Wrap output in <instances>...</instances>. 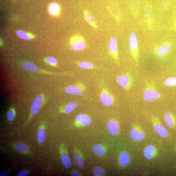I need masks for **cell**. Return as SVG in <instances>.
<instances>
[{
    "mask_svg": "<svg viewBox=\"0 0 176 176\" xmlns=\"http://www.w3.org/2000/svg\"><path fill=\"white\" fill-rule=\"evenodd\" d=\"M77 103L76 102H72L68 103L64 109V113L67 114L72 112L77 107Z\"/></svg>",
    "mask_w": 176,
    "mask_h": 176,
    "instance_id": "cell-22",
    "label": "cell"
},
{
    "mask_svg": "<svg viewBox=\"0 0 176 176\" xmlns=\"http://www.w3.org/2000/svg\"><path fill=\"white\" fill-rule=\"evenodd\" d=\"M28 175V172L27 170H24L21 171L17 175V176H27Z\"/></svg>",
    "mask_w": 176,
    "mask_h": 176,
    "instance_id": "cell-35",
    "label": "cell"
},
{
    "mask_svg": "<svg viewBox=\"0 0 176 176\" xmlns=\"http://www.w3.org/2000/svg\"><path fill=\"white\" fill-rule=\"evenodd\" d=\"M170 48L171 46L169 44H166L162 45L157 50V55L159 56H165L169 51Z\"/></svg>",
    "mask_w": 176,
    "mask_h": 176,
    "instance_id": "cell-15",
    "label": "cell"
},
{
    "mask_svg": "<svg viewBox=\"0 0 176 176\" xmlns=\"http://www.w3.org/2000/svg\"><path fill=\"white\" fill-rule=\"evenodd\" d=\"M7 175V173L5 171H3V172H2L1 174H0V176H6Z\"/></svg>",
    "mask_w": 176,
    "mask_h": 176,
    "instance_id": "cell-37",
    "label": "cell"
},
{
    "mask_svg": "<svg viewBox=\"0 0 176 176\" xmlns=\"http://www.w3.org/2000/svg\"><path fill=\"white\" fill-rule=\"evenodd\" d=\"M130 46L132 51V55L134 58L137 60L138 54L136 51L138 47V42L136 34L134 32L130 34L129 38Z\"/></svg>",
    "mask_w": 176,
    "mask_h": 176,
    "instance_id": "cell-6",
    "label": "cell"
},
{
    "mask_svg": "<svg viewBox=\"0 0 176 176\" xmlns=\"http://www.w3.org/2000/svg\"><path fill=\"white\" fill-rule=\"evenodd\" d=\"M132 6L133 10L137 11L138 10L139 6L137 0H132Z\"/></svg>",
    "mask_w": 176,
    "mask_h": 176,
    "instance_id": "cell-34",
    "label": "cell"
},
{
    "mask_svg": "<svg viewBox=\"0 0 176 176\" xmlns=\"http://www.w3.org/2000/svg\"><path fill=\"white\" fill-rule=\"evenodd\" d=\"M93 173L95 176H103L105 175V171L103 168L97 167L94 168Z\"/></svg>",
    "mask_w": 176,
    "mask_h": 176,
    "instance_id": "cell-27",
    "label": "cell"
},
{
    "mask_svg": "<svg viewBox=\"0 0 176 176\" xmlns=\"http://www.w3.org/2000/svg\"><path fill=\"white\" fill-rule=\"evenodd\" d=\"M23 67L26 71L31 73L36 72L39 70V68L37 66L29 62H26L24 63Z\"/></svg>",
    "mask_w": 176,
    "mask_h": 176,
    "instance_id": "cell-17",
    "label": "cell"
},
{
    "mask_svg": "<svg viewBox=\"0 0 176 176\" xmlns=\"http://www.w3.org/2000/svg\"><path fill=\"white\" fill-rule=\"evenodd\" d=\"M155 151V147L150 145L147 146L144 150V155L147 159H151L153 157V155Z\"/></svg>",
    "mask_w": 176,
    "mask_h": 176,
    "instance_id": "cell-18",
    "label": "cell"
},
{
    "mask_svg": "<svg viewBox=\"0 0 176 176\" xmlns=\"http://www.w3.org/2000/svg\"><path fill=\"white\" fill-rule=\"evenodd\" d=\"M15 111L13 109H11L9 110L7 113V118L9 121H12L15 118Z\"/></svg>",
    "mask_w": 176,
    "mask_h": 176,
    "instance_id": "cell-31",
    "label": "cell"
},
{
    "mask_svg": "<svg viewBox=\"0 0 176 176\" xmlns=\"http://www.w3.org/2000/svg\"><path fill=\"white\" fill-rule=\"evenodd\" d=\"M130 157L127 152H123L120 154L118 159L119 163L121 165L126 166L130 162Z\"/></svg>",
    "mask_w": 176,
    "mask_h": 176,
    "instance_id": "cell-12",
    "label": "cell"
},
{
    "mask_svg": "<svg viewBox=\"0 0 176 176\" xmlns=\"http://www.w3.org/2000/svg\"><path fill=\"white\" fill-rule=\"evenodd\" d=\"M18 36L24 40H28L30 39V37L27 33L21 30H19L16 32Z\"/></svg>",
    "mask_w": 176,
    "mask_h": 176,
    "instance_id": "cell-30",
    "label": "cell"
},
{
    "mask_svg": "<svg viewBox=\"0 0 176 176\" xmlns=\"http://www.w3.org/2000/svg\"><path fill=\"white\" fill-rule=\"evenodd\" d=\"M76 120L78 122L83 125L88 126L91 123V119L85 114H80L77 115L76 116Z\"/></svg>",
    "mask_w": 176,
    "mask_h": 176,
    "instance_id": "cell-9",
    "label": "cell"
},
{
    "mask_svg": "<svg viewBox=\"0 0 176 176\" xmlns=\"http://www.w3.org/2000/svg\"><path fill=\"white\" fill-rule=\"evenodd\" d=\"M109 50L114 59L118 62V46L117 41L115 38L112 37L109 40Z\"/></svg>",
    "mask_w": 176,
    "mask_h": 176,
    "instance_id": "cell-7",
    "label": "cell"
},
{
    "mask_svg": "<svg viewBox=\"0 0 176 176\" xmlns=\"http://www.w3.org/2000/svg\"><path fill=\"white\" fill-rule=\"evenodd\" d=\"M171 0H163L162 2L161 8L164 11L167 10Z\"/></svg>",
    "mask_w": 176,
    "mask_h": 176,
    "instance_id": "cell-32",
    "label": "cell"
},
{
    "mask_svg": "<svg viewBox=\"0 0 176 176\" xmlns=\"http://www.w3.org/2000/svg\"><path fill=\"white\" fill-rule=\"evenodd\" d=\"M71 47L74 51H79L84 50L86 46L85 40L81 36H76L73 38Z\"/></svg>",
    "mask_w": 176,
    "mask_h": 176,
    "instance_id": "cell-4",
    "label": "cell"
},
{
    "mask_svg": "<svg viewBox=\"0 0 176 176\" xmlns=\"http://www.w3.org/2000/svg\"><path fill=\"white\" fill-rule=\"evenodd\" d=\"M116 79L118 84L125 90H130L134 84V78L128 73L117 76Z\"/></svg>",
    "mask_w": 176,
    "mask_h": 176,
    "instance_id": "cell-2",
    "label": "cell"
},
{
    "mask_svg": "<svg viewBox=\"0 0 176 176\" xmlns=\"http://www.w3.org/2000/svg\"><path fill=\"white\" fill-rule=\"evenodd\" d=\"M154 129L155 132L161 137L166 138L168 135L167 130L163 126L160 124H157L155 126Z\"/></svg>",
    "mask_w": 176,
    "mask_h": 176,
    "instance_id": "cell-14",
    "label": "cell"
},
{
    "mask_svg": "<svg viewBox=\"0 0 176 176\" xmlns=\"http://www.w3.org/2000/svg\"><path fill=\"white\" fill-rule=\"evenodd\" d=\"M46 135L45 133L44 125H42L38 132L37 140L39 143L42 144L46 140Z\"/></svg>",
    "mask_w": 176,
    "mask_h": 176,
    "instance_id": "cell-13",
    "label": "cell"
},
{
    "mask_svg": "<svg viewBox=\"0 0 176 176\" xmlns=\"http://www.w3.org/2000/svg\"><path fill=\"white\" fill-rule=\"evenodd\" d=\"M100 99L104 105L110 106L113 103L114 97L107 89H103L100 95Z\"/></svg>",
    "mask_w": 176,
    "mask_h": 176,
    "instance_id": "cell-5",
    "label": "cell"
},
{
    "mask_svg": "<svg viewBox=\"0 0 176 176\" xmlns=\"http://www.w3.org/2000/svg\"><path fill=\"white\" fill-rule=\"evenodd\" d=\"M164 118L167 126L169 128H172L173 126V122L172 115L169 113H166L164 116Z\"/></svg>",
    "mask_w": 176,
    "mask_h": 176,
    "instance_id": "cell-25",
    "label": "cell"
},
{
    "mask_svg": "<svg viewBox=\"0 0 176 176\" xmlns=\"http://www.w3.org/2000/svg\"><path fill=\"white\" fill-rule=\"evenodd\" d=\"M93 149L94 153L99 156H103L105 154V151L104 148L100 145H94L93 147Z\"/></svg>",
    "mask_w": 176,
    "mask_h": 176,
    "instance_id": "cell-23",
    "label": "cell"
},
{
    "mask_svg": "<svg viewBox=\"0 0 176 176\" xmlns=\"http://www.w3.org/2000/svg\"><path fill=\"white\" fill-rule=\"evenodd\" d=\"M15 147L18 151L22 153H26L28 151V147L26 144L19 142L15 144Z\"/></svg>",
    "mask_w": 176,
    "mask_h": 176,
    "instance_id": "cell-21",
    "label": "cell"
},
{
    "mask_svg": "<svg viewBox=\"0 0 176 176\" xmlns=\"http://www.w3.org/2000/svg\"><path fill=\"white\" fill-rule=\"evenodd\" d=\"M107 129L108 132L111 134L115 135L118 134L120 128L118 125L115 121L111 120L108 123Z\"/></svg>",
    "mask_w": 176,
    "mask_h": 176,
    "instance_id": "cell-11",
    "label": "cell"
},
{
    "mask_svg": "<svg viewBox=\"0 0 176 176\" xmlns=\"http://www.w3.org/2000/svg\"><path fill=\"white\" fill-rule=\"evenodd\" d=\"M78 66L79 67L82 69H89L93 68L94 65L93 64L91 63L86 62H82L78 64Z\"/></svg>",
    "mask_w": 176,
    "mask_h": 176,
    "instance_id": "cell-28",
    "label": "cell"
},
{
    "mask_svg": "<svg viewBox=\"0 0 176 176\" xmlns=\"http://www.w3.org/2000/svg\"><path fill=\"white\" fill-rule=\"evenodd\" d=\"M175 25H176V20H175Z\"/></svg>",
    "mask_w": 176,
    "mask_h": 176,
    "instance_id": "cell-38",
    "label": "cell"
},
{
    "mask_svg": "<svg viewBox=\"0 0 176 176\" xmlns=\"http://www.w3.org/2000/svg\"><path fill=\"white\" fill-rule=\"evenodd\" d=\"M72 175L73 176H81L80 173L78 171H75L72 173Z\"/></svg>",
    "mask_w": 176,
    "mask_h": 176,
    "instance_id": "cell-36",
    "label": "cell"
},
{
    "mask_svg": "<svg viewBox=\"0 0 176 176\" xmlns=\"http://www.w3.org/2000/svg\"><path fill=\"white\" fill-rule=\"evenodd\" d=\"M59 6L56 3H52L49 7V11L52 15H58L59 13Z\"/></svg>",
    "mask_w": 176,
    "mask_h": 176,
    "instance_id": "cell-24",
    "label": "cell"
},
{
    "mask_svg": "<svg viewBox=\"0 0 176 176\" xmlns=\"http://www.w3.org/2000/svg\"><path fill=\"white\" fill-rule=\"evenodd\" d=\"M62 162L64 167L67 168H70L72 165V162L70 157L67 154L62 153L61 154Z\"/></svg>",
    "mask_w": 176,
    "mask_h": 176,
    "instance_id": "cell-19",
    "label": "cell"
},
{
    "mask_svg": "<svg viewBox=\"0 0 176 176\" xmlns=\"http://www.w3.org/2000/svg\"><path fill=\"white\" fill-rule=\"evenodd\" d=\"M144 13L147 21L150 20L153 18V10L150 6L148 5L144 9Z\"/></svg>",
    "mask_w": 176,
    "mask_h": 176,
    "instance_id": "cell-26",
    "label": "cell"
},
{
    "mask_svg": "<svg viewBox=\"0 0 176 176\" xmlns=\"http://www.w3.org/2000/svg\"><path fill=\"white\" fill-rule=\"evenodd\" d=\"M130 136L135 141H141L144 138V135L142 133L137 130L136 128H133L130 132Z\"/></svg>",
    "mask_w": 176,
    "mask_h": 176,
    "instance_id": "cell-10",
    "label": "cell"
},
{
    "mask_svg": "<svg viewBox=\"0 0 176 176\" xmlns=\"http://www.w3.org/2000/svg\"><path fill=\"white\" fill-rule=\"evenodd\" d=\"M43 101V97L41 95L38 96L33 101L32 104L31 112V115H35L40 110Z\"/></svg>",
    "mask_w": 176,
    "mask_h": 176,
    "instance_id": "cell-8",
    "label": "cell"
},
{
    "mask_svg": "<svg viewBox=\"0 0 176 176\" xmlns=\"http://www.w3.org/2000/svg\"><path fill=\"white\" fill-rule=\"evenodd\" d=\"M164 84L166 86L172 87L176 85V78L171 77L166 80Z\"/></svg>",
    "mask_w": 176,
    "mask_h": 176,
    "instance_id": "cell-29",
    "label": "cell"
},
{
    "mask_svg": "<svg viewBox=\"0 0 176 176\" xmlns=\"http://www.w3.org/2000/svg\"><path fill=\"white\" fill-rule=\"evenodd\" d=\"M84 16L85 20L92 27L95 28H97L94 16L91 14L86 11H85Z\"/></svg>",
    "mask_w": 176,
    "mask_h": 176,
    "instance_id": "cell-16",
    "label": "cell"
},
{
    "mask_svg": "<svg viewBox=\"0 0 176 176\" xmlns=\"http://www.w3.org/2000/svg\"><path fill=\"white\" fill-rule=\"evenodd\" d=\"M46 60L47 62L51 64L52 65H55L57 64L56 59L53 57H47L46 59Z\"/></svg>",
    "mask_w": 176,
    "mask_h": 176,
    "instance_id": "cell-33",
    "label": "cell"
},
{
    "mask_svg": "<svg viewBox=\"0 0 176 176\" xmlns=\"http://www.w3.org/2000/svg\"><path fill=\"white\" fill-rule=\"evenodd\" d=\"M86 89L83 83L79 82L75 85H70L66 88L65 91L67 93L81 96L85 92Z\"/></svg>",
    "mask_w": 176,
    "mask_h": 176,
    "instance_id": "cell-3",
    "label": "cell"
},
{
    "mask_svg": "<svg viewBox=\"0 0 176 176\" xmlns=\"http://www.w3.org/2000/svg\"><path fill=\"white\" fill-rule=\"evenodd\" d=\"M143 97L146 102H151L160 98L161 95L156 89L153 83L146 82Z\"/></svg>",
    "mask_w": 176,
    "mask_h": 176,
    "instance_id": "cell-1",
    "label": "cell"
},
{
    "mask_svg": "<svg viewBox=\"0 0 176 176\" xmlns=\"http://www.w3.org/2000/svg\"><path fill=\"white\" fill-rule=\"evenodd\" d=\"M74 157L75 163L77 167L80 168H83L84 167L85 163L83 158L80 155L78 152H75Z\"/></svg>",
    "mask_w": 176,
    "mask_h": 176,
    "instance_id": "cell-20",
    "label": "cell"
}]
</instances>
